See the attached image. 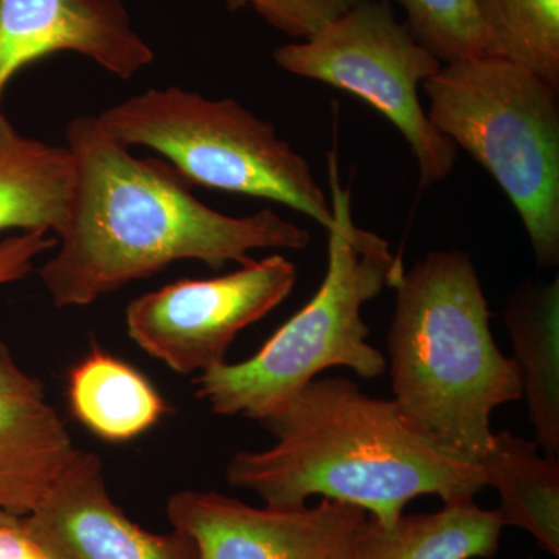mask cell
<instances>
[{
  "label": "cell",
  "instance_id": "6da1fadb",
  "mask_svg": "<svg viewBox=\"0 0 559 559\" xmlns=\"http://www.w3.org/2000/svg\"><path fill=\"white\" fill-rule=\"evenodd\" d=\"M75 190L58 250L39 271L55 307H86L176 261L221 271L260 249L301 250L310 231L272 210L229 216L202 204L168 162L140 159L97 117L66 130Z\"/></svg>",
  "mask_w": 559,
  "mask_h": 559
},
{
  "label": "cell",
  "instance_id": "7a4b0ae2",
  "mask_svg": "<svg viewBox=\"0 0 559 559\" xmlns=\"http://www.w3.org/2000/svg\"><path fill=\"white\" fill-rule=\"evenodd\" d=\"M259 423L275 443L238 452L226 477L270 507L294 509L322 496L388 527L419 496L455 502L487 487L480 463L440 450L395 401L366 395L347 378H316Z\"/></svg>",
  "mask_w": 559,
  "mask_h": 559
},
{
  "label": "cell",
  "instance_id": "3957f363",
  "mask_svg": "<svg viewBox=\"0 0 559 559\" xmlns=\"http://www.w3.org/2000/svg\"><path fill=\"white\" fill-rule=\"evenodd\" d=\"M396 301L389 331L393 401L440 450L480 463L496 407L522 399L513 359L489 329L487 297L462 250H433L389 282Z\"/></svg>",
  "mask_w": 559,
  "mask_h": 559
},
{
  "label": "cell",
  "instance_id": "277c9868",
  "mask_svg": "<svg viewBox=\"0 0 559 559\" xmlns=\"http://www.w3.org/2000/svg\"><path fill=\"white\" fill-rule=\"evenodd\" d=\"M329 178L333 221L326 229L325 278L252 358L221 364L194 378L198 399L213 414L260 421L331 367H347L367 380L388 369L384 355L367 342L370 330L360 310L389 286L401 259L384 238L353 221L352 194L342 187L336 151L329 153Z\"/></svg>",
  "mask_w": 559,
  "mask_h": 559
},
{
  "label": "cell",
  "instance_id": "5b68a950",
  "mask_svg": "<svg viewBox=\"0 0 559 559\" xmlns=\"http://www.w3.org/2000/svg\"><path fill=\"white\" fill-rule=\"evenodd\" d=\"M423 87L433 127L506 191L539 266H557L559 90L499 57L447 62Z\"/></svg>",
  "mask_w": 559,
  "mask_h": 559
},
{
  "label": "cell",
  "instance_id": "8992f818",
  "mask_svg": "<svg viewBox=\"0 0 559 559\" xmlns=\"http://www.w3.org/2000/svg\"><path fill=\"white\" fill-rule=\"evenodd\" d=\"M98 124L127 148L157 151L189 186L286 205L329 229L333 210L310 164L271 121L240 103L148 90L102 110Z\"/></svg>",
  "mask_w": 559,
  "mask_h": 559
},
{
  "label": "cell",
  "instance_id": "52a82bcc",
  "mask_svg": "<svg viewBox=\"0 0 559 559\" xmlns=\"http://www.w3.org/2000/svg\"><path fill=\"white\" fill-rule=\"evenodd\" d=\"M274 61L290 75L347 91L388 117L409 143L421 187L454 170L457 146L433 127L418 95L419 84L443 62L396 20L388 0H360L310 39L278 47Z\"/></svg>",
  "mask_w": 559,
  "mask_h": 559
},
{
  "label": "cell",
  "instance_id": "ba28073f",
  "mask_svg": "<svg viewBox=\"0 0 559 559\" xmlns=\"http://www.w3.org/2000/svg\"><path fill=\"white\" fill-rule=\"evenodd\" d=\"M296 283V264L278 253L219 277L178 280L128 305V336L176 373H204L227 362L240 331L270 314Z\"/></svg>",
  "mask_w": 559,
  "mask_h": 559
},
{
  "label": "cell",
  "instance_id": "9c48e42d",
  "mask_svg": "<svg viewBox=\"0 0 559 559\" xmlns=\"http://www.w3.org/2000/svg\"><path fill=\"white\" fill-rule=\"evenodd\" d=\"M173 530L197 543L201 559H360L369 514L322 499L294 509L248 506L213 491H179L167 502Z\"/></svg>",
  "mask_w": 559,
  "mask_h": 559
},
{
  "label": "cell",
  "instance_id": "30bf717a",
  "mask_svg": "<svg viewBox=\"0 0 559 559\" xmlns=\"http://www.w3.org/2000/svg\"><path fill=\"white\" fill-rule=\"evenodd\" d=\"M24 525L50 559H201L186 533H151L132 522L110 498L102 459L83 450L24 516Z\"/></svg>",
  "mask_w": 559,
  "mask_h": 559
},
{
  "label": "cell",
  "instance_id": "8fae6325",
  "mask_svg": "<svg viewBox=\"0 0 559 559\" xmlns=\"http://www.w3.org/2000/svg\"><path fill=\"white\" fill-rule=\"evenodd\" d=\"M60 51L130 80L154 61L121 0H0V109L22 69Z\"/></svg>",
  "mask_w": 559,
  "mask_h": 559
},
{
  "label": "cell",
  "instance_id": "7c38bea8",
  "mask_svg": "<svg viewBox=\"0 0 559 559\" xmlns=\"http://www.w3.org/2000/svg\"><path fill=\"white\" fill-rule=\"evenodd\" d=\"M76 450L43 381L0 340V509L27 516Z\"/></svg>",
  "mask_w": 559,
  "mask_h": 559
},
{
  "label": "cell",
  "instance_id": "4fadbf2b",
  "mask_svg": "<svg viewBox=\"0 0 559 559\" xmlns=\"http://www.w3.org/2000/svg\"><path fill=\"white\" fill-rule=\"evenodd\" d=\"M75 165L68 146L22 135L0 109V231H55L68 224Z\"/></svg>",
  "mask_w": 559,
  "mask_h": 559
},
{
  "label": "cell",
  "instance_id": "5bb4252c",
  "mask_svg": "<svg viewBox=\"0 0 559 559\" xmlns=\"http://www.w3.org/2000/svg\"><path fill=\"white\" fill-rule=\"evenodd\" d=\"M522 396L544 454L559 459V280L522 286L503 312Z\"/></svg>",
  "mask_w": 559,
  "mask_h": 559
},
{
  "label": "cell",
  "instance_id": "9a60e30c",
  "mask_svg": "<svg viewBox=\"0 0 559 559\" xmlns=\"http://www.w3.org/2000/svg\"><path fill=\"white\" fill-rule=\"evenodd\" d=\"M68 396L73 417L110 443L138 439L168 412L139 370L98 347L70 370Z\"/></svg>",
  "mask_w": 559,
  "mask_h": 559
},
{
  "label": "cell",
  "instance_id": "2e32d148",
  "mask_svg": "<svg viewBox=\"0 0 559 559\" xmlns=\"http://www.w3.org/2000/svg\"><path fill=\"white\" fill-rule=\"evenodd\" d=\"M503 525L498 510H485L473 499L444 503L428 514H403L392 525L369 516L360 559H489L498 554Z\"/></svg>",
  "mask_w": 559,
  "mask_h": 559
},
{
  "label": "cell",
  "instance_id": "e0dca14e",
  "mask_svg": "<svg viewBox=\"0 0 559 559\" xmlns=\"http://www.w3.org/2000/svg\"><path fill=\"white\" fill-rule=\"evenodd\" d=\"M536 441L492 436L480 460L487 487L498 489L503 525L525 530L540 549L559 557V460L539 455Z\"/></svg>",
  "mask_w": 559,
  "mask_h": 559
},
{
  "label": "cell",
  "instance_id": "ac0fdd59",
  "mask_svg": "<svg viewBox=\"0 0 559 559\" xmlns=\"http://www.w3.org/2000/svg\"><path fill=\"white\" fill-rule=\"evenodd\" d=\"M499 57L559 90V0H471Z\"/></svg>",
  "mask_w": 559,
  "mask_h": 559
},
{
  "label": "cell",
  "instance_id": "d6986e66",
  "mask_svg": "<svg viewBox=\"0 0 559 559\" xmlns=\"http://www.w3.org/2000/svg\"><path fill=\"white\" fill-rule=\"evenodd\" d=\"M414 38L443 64L489 57L487 36L471 0H396Z\"/></svg>",
  "mask_w": 559,
  "mask_h": 559
},
{
  "label": "cell",
  "instance_id": "ffe728a7",
  "mask_svg": "<svg viewBox=\"0 0 559 559\" xmlns=\"http://www.w3.org/2000/svg\"><path fill=\"white\" fill-rule=\"evenodd\" d=\"M359 2L360 0H248L272 27L304 40L310 39Z\"/></svg>",
  "mask_w": 559,
  "mask_h": 559
},
{
  "label": "cell",
  "instance_id": "44dd1931",
  "mask_svg": "<svg viewBox=\"0 0 559 559\" xmlns=\"http://www.w3.org/2000/svg\"><path fill=\"white\" fill-rule=\"evenodd\" d=\"M57 242L47 231H22L0 241V286L27 277L35 260Z\"/></svg>",
  "mask_w": 559,
  "mask_h": 559
},
{
  "label": "cell",
  "instance_id": "7402d4cb",
  "mask_svg": "<svg viewBox=\"0 0 559 559\" xmlns=\"http://www.w3.org/2000/svg\"><path fill=\"white\" fill-rule=\"evenodd\" d=\"M0 559H50L25 530L24 518L0 524Z\"/></svg>",
  "mask_w": 559,
  "mask_h": 559
},
{
  "label": "cell",
  "instance_id": "603a6c76",
  "mask_svg": "<svg viewBox=\"0 0 559 559\" xmlns=\"http://www.w3.org/2000/svg\"><path fill=\"white\" fill-rule=\"evenodd\" d=\"M227 7H229V10H240L242 7L248 5V0H226Z\"/></svg>",
  "mask_w": 559,
  "mask_h": 559
},
{
  "label": "cell",
  "instance_id": "cb8c5ba5",
  "mask_svg": "<svg viewBox=\"0 0 559 559\" xmlns=\"http://www.w3.org/2000/svg\"><path fill=\"white\" fill-rule=\"evenodd\" d=\"M16 518L22 516H16V514H11L9 511L0 509V524H5V522L16 520Z\"/></svg>",
  "mask_w": 559,
  "mask_h": 559
}]
</instances>
